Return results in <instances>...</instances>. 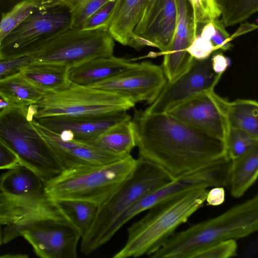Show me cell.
I'll use <instances>...</instances> for the list:
<instances>
[{
	"instance_id": "cell-1",
	"label": "cell",
	"mask_w": 258,
	"mask_h": 258,
	"mask_svg": "<svg viewBox=\"0 0 258 258\" xmlns=\"http://www.w3.org/2000/svg\"><path fill=\"white\" fill-rule=\"evenodd\" d=\"M131 120L139 157L160 166L174 178L228 157L225 141L167 113L135 110Z\"/></svg>"
},
{
	"instance_id": "cell-2",
	"label": "cell",
	"mask_w": 258,
	"mask_h": 258,
	"mask_svg": "<svg viewBox=\"0 0 258 258\" xmlns=\"http://www.w3.org/2000/svg\"><path fill=\"white\" fill-rule=\"evenodd\" d=\"M208 191L205 187L189 188L150 207L147 214L128 228L125 244L112 257L150 256L203 206Z\"/></svg>"
},
{
	"instance_id": "cell-3",
	"label": "cell",
	"mask_w": 258,
	"mask_h": 258,
	"mask_svg": "<svg viewBox=\"0 0 258 258\" xmlns=\"http://www.w3.org/2000/svg\"><path fill=\"white\" fill-rule=\"evenodd\" d=\"M258 229V196L214 218L174 233L151 258H192L198 251L229 239L242 238Z\"/></svg>"
},
{
	"instance_id": "cell-4",
	"label": "cell",
	"mask_w": 258,
	"mask_h": 258,
	"mask_svg": "<svg viewBox=\"0 0 258 258\" xmlns=\"http://www.w3.org/2000/svg\"><path fill=\"white\" fill-rule=\"evenodd\" d=\"M174 179L160 166L139 157L137 165L130 177L98 207L92 226L81 239V252L88 255L107 243L110 240V229L128 208L143 196Z\"/></svg>"
},
{
	"instance_id": "cell-5",
	"label": "cell",
	"mask_w": 258,
	"mask_h": 258,
	"mask_svg": "<svg viewBox=\"0 0 258 258\" xmlns=\"http://www.w3.org/2000/svg\"><path fill=\"white\" fill-rule=\"evenodd\" d=\"M137 163L130 155L106 164L65 169L45 182V192L55 201H84L99 207L130 177Z\"/></svg>"
},
{
	"instance_id": "cell-6",
	"label": "cell",
	"mask_w": 258,
	"mask_h": 258,
	"mask_svg": "<svg viewBox=\"0 0 258 258\" xmlns=\"http://www.w3.org/2000/svg\"><path fill=\"white\" fill-rule=\"evenodd\" d=\"M23 236L42 258H76L81 236L59 205L43 209L6 226L3 243Z\"/></svg>"
},
{
	"instance_id": "cell-7",
	"label": "cell",
	"mask_w": 258,
	"mask_h": 258,
	"mask_svg": "<svg viewBox=\"0 0 258 258\" xmlns=\"http://www.w3.org/2000/svg\"><path fill=\"white\" fill-rule=\"evenodd\" d=\"M28 106L10 105L0 111V141L46 182L63 170L55 153L33 126Z\"/></svg>"
},
{
	"instance_id": "cell-8",
	"label": "cell",
	"mask_w": 258,
	"mask_h": 258,
	"mask_svg": "<svg viewBox=\"0 0 258 258\" xmlns=\"http://www.w3.org/2000/svg\"><path fill=\"white\" fill-rule=\"evenodd\" d=\"M114 39L102 28L92 30L69 27L57 33L29 55L32 63L76 67L91 59L113 55Z\"/></svg>"
},
{
	"instance_id": "cell-9",
	"label": "cell",
	"mask_w": 258,
	"mask_h": 258,
	"mask_svg": "<svg viewBox=\"0 0 258 258\" xmlns=\"http://www.w3.org/2000/svg\"><path fill=\"white\" fill-rule=\"evenodd\" d=\"M135 104L115 93L72 83L57 92H45L43 97L30 105L33 117L98 115L127 111Z\"/></svg>"
},
{
	"instance_id": "cell-10",
	"label": "cell",
	"mask_w": 258,
	"mask_h": 258,
	"mask_svg": "<svg viewBox=\"0 0 258 258\" xmlns=\"http://www.w3.org/2000/svg\"><path fill=\"white\" fill-rule=\"evenodd\" d=\"M0 177V223L14 224L31 213L53 205L45 182L34 170L18 163Z\"/></svg>"
},
{
	"instance_id": "cell-11",
	"label": "cell",
	"mask_w": 258,
	"mask_h": 258,
	"mask_svg": "<svg viewBox=\"0 0 258 258\" xmlns=\"http://www.w3.org/2000/svg\"><path fill=\"white\" fill-rule=\"evenodd\" d=\"M71 14L62 1L37 8L0 44V59L30 55L51 37L71 26Z\"/></svg>"
},
{
	"instance_id": "cell-12",
	"label": "cell",
	"mask_w": 258,
	"mask_h": 258,
	"mask_svg": "<svg viewBox=\"0 0 258 258\" xmlns=\"http://www.w3.org/2000/svg\"><path fill=\"white\" fill-rule=\"evenodd\" d=\"M229 170V162L221 159L179 176L139 199L119 217L117 222L119 225H124L156 203L185 189L196 187L227 186Z\"/></svg>"
},
{
	"instance_id": "cell-13",
	"label": "cell",
	"mask_w": 258,
	"mask_h": 258,
	"mask_svg": "<svg viewBox=\"0 0 258 258\" xmlns=\"http://www.w3.org/2000/svg\"><path fill=\"white\" fill-rule=\"evenodd\" d=\"M212 55L203 60L193 58L188 69L174 81L167 82L156 99L144 110L151 113H166L196 96L213 91L222 74L214 71Z\"/></svg>"
},
{
	"instance_id": "cell-14",
	"label": "cell",
	"mask_w": 258,
	"mask_h": 258,
	"mask_svg": "<svg viewBox=\"0 0 258 258\" xmlns=\"http://www.w3.org/2000/svg\"><path fill=\"white\" fill-rule=\"evenodd\" d=\"M167 82L162 67L145 61L135 62L130 69L91 87L115 93L135 104L144 101L150 105Z\"/></svg>"
},
{
	"instance_id": "cell-15",
	"label": "cell",
	"mask_w": 258,
	"mask_h": 258,
	"mask_svg": "<svg viewBox=\"0 0 258 258\" xmlns=\"http://www.w3.org/2000/svg\"><path fill=\"white\" fill-rule=\"evenodd\" d=\"M226 101L214 91L206 92L183 102L166 113L195 129L225 142L229 129Z\"/></svg>"
},
{
	"instance_id": "cell-16",
	"label": "cell",
	"mask_w": 258,
	"mask_h": 258,
	"mask_svg": "<svg viewBox=\"0 0 258 258\" xmlns=\"http://www.w3.org/2000/svg\"><path fill=\"white\" fill-rule=\"evenodd\" d=\"M177 19L173 36L167 52L164 54L162 68L167 82H170L184 73L193 57L187 51L197 33L193 12L188 0H175Z\"/></svg>"
},
{
	"instance_id": "cell-17",
	"label": "cell",
	"mask_w": 258,
	"mask_h": 258,
	"mask_svg": "<svg viewBox=\"0 0 258 258\" xmlns=\"http://www.w3.org/2000/svg\"><path fill=\"white\" fill-rule=\"evenodd\" d=\"M176 19L175 0H151L133 36L144 39L149 46L156 47L165 54L173 36Z\"/></svg>"
},
{
	"instance_id": "cell-18",
	"label": "cell",
	"mask_w": 258,
	"mask_h": 258,
	"mask_svg": "<svg viewBox=\"0 0 258 258\" xmlns=\"http://www.w3.org/2000/svg\"><path fill=\"white\" fill-rule=\"evenodd\" d=\"M31 121L34 127L51 147L63 169L103 165L123 158L75 140L64 141L60 138L59 134L41 125L33 117Z\"/></svg>"
},
{
	"instance_id": "cell-19",
	"label": "cell",
	"mask_w": 258,
	"mask_h": 258,
	"mask_svg": "<svg viewBox=\"0 0 258 258\" xmlns=\"http://www.w3.org/2000/svg\"><path fill=\"white\" fill-rule=\"evenodd\" d=\"M131 116L126 111H121L98 115H55L33 118L39 124L57 134L63 131L72 133L74 140L86 141L100 135L110 127Z\"/></svg>"
},
{
	"instance_id": "cell-20",
	"label": "cell",
	"mask_w": 258,
	"mask_h": 258,
	"mask_svg": "<svg viewBox=\"0 0 258 258\" xmlns=\"http://www.w3.org/2000/svg\"><path fill=\"white\" fill-rule=\"evenodd\" d=\"M135 63L131 59L113 55L99 57L71 69L69 79L72 83L91 87L118 75Z\"/></svg>"
},
{
	"instance_id": "cell-21",
	"label": "cell",
	"mask_w": 258,
	"mask_h": 258,
	"mask_svg": "<svg viewBox=\"0 0 258 258\" xmlns=\"http://www.w3.org/2000/svg\"><path fill=\"white\" fill-rule=\"evenodd\" d=\"M150 1L117 0L105 26L114 40L127 45Z\"/></svg>"
},
{
	"instance_id": "cell-22",
	"label": "cell",
	"mask_w": 258,
	"mask_h": 258,
	"mask_svg": "<svg viewBox=\"0 0 258 258\" xmlns=\"http://www.w3.org/2000/svg\"><path fill=\"white\" fill-rule=\"evenodd\" d=\"M79 142L121 158L128 156L136 147L131 118L114 125L95 138Z\"/></svg>"
},
{
	"instance_id": "cell-23",
	"label": "cell",
	"mask_w": 258,
	"mask_h": 258,
	"mask_svg": "<svg viewBox=\"0 0 258 258\" xmlns=\"http://www.w3.org/2000/svg\"><path fill=\"white\" fill-rule=\"evenodd\" d=\"M70 69L62 66L30 63L22 68L20 75L35 87L45 92H57L71 84L69 79Z\"/></svg>"
},
{
	"instance_id": "cell-24",
	"label": "cell",
	"mask_w": 258,
	"mask_h": 258,
	"mask_svg": "<svg viewBox=\"0 0 258 258\" xmlns=\"http://www.w3.org/2000/svg\"><path fill=\"white\" fill-rule=\"evenodd\" d=\"M258 175V144L232 160L228 186L234 198L243 196L256 181Z\"/></svg>"
},
{
	"instance_id": "cell-25",
	"label": "cell",
	"mask_w": 258,
	"mask_h": 258,
	"mask_svg": "<svg viewBox=\"0 0 258 258\" xmlns=\"http://www.w3.org/2000/svg\"><path fill=\"white\" fill-rule=\"evenodd\" d=\"M39 90L17 73L0 79V98L11 105L28 106L43 96Z\"/></svg>"
},
{
	"instance_id": "cell-26",
	"label": "cell",
	"mask_w": 258,
	"mask_h": 258,
	"mask_svg": "<svg viewBox=\"0 0 258 258\" xmlns=\"http://www.w3.org/2000/svg\"><path fill=\"white\" fill-rule=\"evenodd\" d=\"M225 111L229 128L247 132L258 138V103L252 99H226Z\"/></svg>"
},
{
	"instance_id": "cell-27",
	"label": "cell",
	"mask_w": 258,
	"mask_h": 258,
	"mask_svg": "<svg viewBox=\"0 0 258 258\" xmlns=\"http://www.w3.org/2000/svg\"><path fill=\"white\" fill-rule=\"evenodd\" d=\"M72 225L78 231L81 238L92 226L98 206L87 201L62 200L56 201Z\"/></svg>"
},
{
	"instance_id": "cell-28",
	"label": "cell",
	"mask_w": 258,
	"mask_h": 258,
	"mask_svg": "<svg viewBox=\"0 0 258 258\" xmlns=\"http://www.w3.org/2000/svg\"><path fill=\"white\" fill-rule=\"evenodd\" d=\"M225 27L245 21L258 10V0H215Z\"/></svg>"
},
{
	"instance_id": "cell-29",
	"label": "cell",
	"mask_w": 258,
	"mask_h": 258,
	"mask_svg": "<svg viewBox=\"0 0 258 258\" xmlns=\"http://www.w3.org/2000/svg\"><path fill=\"white\" fill-rule=\"evenodd\" d=\"M37 8L34 0H22L2 14L0 20V44L3 39Z\"/></svg>"
},
{
	"instance_id": "cell-30",
	"label": "cell",
	"mask_w": 258,
	"mask_h": 258,
	"mask_svg": "<svg viewBox=\"0 0 258 258\" xmlns=\"http://www.w3.org/2000/svg\"><path fill=\"white\" fill-rule=\"evenodd\" d=\"M257 144L258 138L243 130L229 127L225 140L227 156L233 160Z\"/></svg>"
},
{
	"instance_id": "cell-31",
	"label": "cell",
	"mask_w": 258,
	"mask_h": 258,
	"mask_svg": "<svg viewBox=\"0 0 258 258\" xmlns=\"http://www.w3.org/2000/svg\"><path fill=\"white\" fill-rule=\"evenodd\" d=\"M109 0H62L71 14V27L81 28L87 18Z\"/></svg>"
},
{
	"instance_id": "cell-32",
	"label": "cell",
	"mask_w": 258,
	"mask_h": 258,
	"mask_svg": "<svg viewBox=\"0 0 258 258\" xmlns=\"http://www.w3.org/2000/svg\"><path fill=\"white\" fill-rule=\"evenodd\" d=\"M188 1L192 10L197 34H199L202 26L220 16V12L215 0Z\"/></svg>"
},
{
	"instance_id": "cell-33",
	"label": "cell",
	"mask_w": 258,
	"mask_h": 258,
	"mask_svg": "<svg viewBox=\"0 0 258 258\" xmlns=\"http://www.w3.org/2000/svg\"><path fill=\"white\" fill-rule=\"evenodd\" d=\"M237 248L236 239H227L198 251L192 258H229L237 255Z\"/></svg>"
},
{
	"instance_id": "cell-34",
	"label": "cell",
	"mask_w": 258,
	"mask_h": 258,
	"mask_svg": "<svg viewBox=\"0 0 258 258\" xmlns=\"http://www.w3.org/2000/svg\"><path fill=\"white\" fill-rule=\"evenodd\" d=\"M116 1H108L87 18L81 29L92 30L102 28L107 30L105 27V24L113 12Z\"/></svg>"
},
{
	"instance_id": "cell-35",
	"label": "cell",
	"mask_w": 258,
	"mask_h": 258,
	"mask_svg": "<svg viewBox=\"0 0 258 258\" xmlns=\"http://www.w3.org/2000/svg\"><path fill=\"white\" fill-rule=\"evenodd\" d=\"M215 50L217 49L211 41L202 37L200 34L196 35L187 48L190 55L198 60L208 58Z\"/></svg>"
},
{
	"instance_id": "cell-36",
	"label": "cell",
	"mask_w": 258,
	"mask_h": 258,
	"mask_svg": "<svg viewBox=\"0 0 258 258\" xmlns=\"http://www.w3.org/2000/svg\"><path fill=\"white\" fill-rule=\"evenodd\" d=\"M32 62L29 55L0 59V79L20 72L24 67Z\"/></svg>"
},
{
	"instance_id": "cell-37",
	"label": "cell",
	"mask_w": 258,
	"mask_h": 258,
	"mask_svg": "<svg viewBox=\"0 0 258 258\" xmlns=\"http://www.w3.org/2000/svg\"><path fill=\"white\" fill-rule=\"evenodd\" d=\"M215 28V33L211 41L217 50L227 51L231 49L232 45L230 39V35L226 30L222 20L218 19L212 21Z\"/></svg>"
},
{
	"instance_id": "cell-38",
	"label": "cell",
	"mask_w": 258,
	"mask_h": 258,
	"mask_svg": "<svg viewBox=\"0 0 258 258\" xmlns=\"http://www.w3.org/2000/svg\"><path fill=\"white\" fill-rule=\"evenodd\" d=\"M19 162L17 156L0 141V169H8Z\"/></svg>"
},
{
	"instance_id": "cell-39",
	"label": "cell",
	"mask_w": 258,
	"mask_h": 258,
	"mask_svg": "<svg viewBox=\"0 0 258 258\" xmlns=\"http://www.w3.org/2000/svg\"><path fill=\"white\" fill-rule=\"evenodd\" d=\"M225 198V194L223 187L215 186L208 191L206 201L210 206H217L223 203Z\"/></svg>"
},
{
	"instance_id": "cell-40",
	"label": "cell",
	"mask_w": 258,
	"mask_h": 258,
	"mask_svg": "<svg viewBox=\"0 0 258 258\" xmlns=\"http://www.w3.org/2000/svg\"><path fill=\"white\" fill-rule=\"evenodd\" d=\"M211 61L214 71L219 74H223L230 63L229 59L220 53L213 54Z\"/></svg>"
},
{
	"instance_id": "cell-41",
	"label": "cell",
	"mask_w": 258,
	"mask_h": 258,
	"mask_svg": "<svg viewBox=\"0 0 258 258\" xmlns=\"http://www.w3.org/2000/svg\"><path fill=\"white\" fill-rule=\"evenodd\" d=\"M257 28V25L254 23H250L245 21L241 23L239 27L235 33L230 36V39L231 41L238 36L250 32Z\"/></svg>"
},
{
	"instance_id": "cell-42",
	"label": "cell",
	"mask_w": 258,
	"mask_h": 258,
	"mask_svg": "<svg viewBox=\"0 0 258 258\" xmlns=\"http://www.w3.org/2000/svg\"><path fill=\"white\" fill-rule=\"evenodd\" d=\"M214 33L215 28L212 21L203 26L200 34L202 37L211 40Z\"/></svg>"
},
{
	"instance_id": "cell-43",
	"label": "cell",
	"mask_w": 258,
	"mask_h": 258,
	"mask_svg": "<svg viewBox=\"0 0 258 258\" xmlns=\"http://www.w3.org/2000/svg\"><path fill=\"white\" fill-rule=\"evenodd\" d=\"M62 0H34L37 8H42L50 6L61 2Z\"/></svg>"
},
{
	"instance_id": "cell-44",
	"label": "cell",
	"mask_w": 258,
	"mask_h": 258,
	"mask_svg": "<svg viewBox=\"0 0 258 258\" xmlns=\"http://www.w3.org/2000/svg\"><path fill=\"white\" fill-rule=\"evenodd\" d=\"M3 243V233L2 231V225L0 223V245Z\"/></svg>"
}]
</instances>
